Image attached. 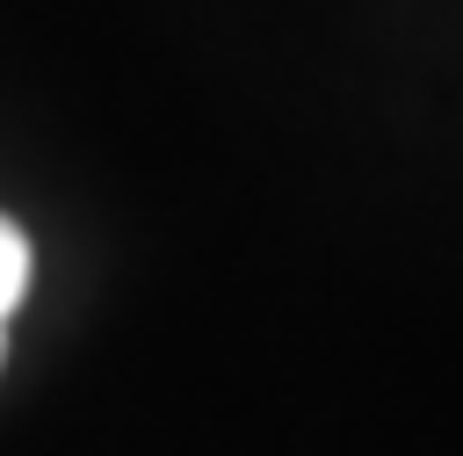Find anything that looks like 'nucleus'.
Segmentation results:
<instances>
[{"instance_id":"1","label":"nucleus","mask_w":463,"mask_h":456,"mask_svg":"<svg viewBox=\"0 0 463 456\" xmlns=\"http://www.w3.org/2000/svg\"><path fill=\"white\" fill-rule=\"evenodd\" d=\"M22 290H29V239H22V224L0 217V347H7V318H14Z\"/></svg>"}]
</instances>
